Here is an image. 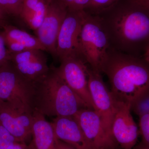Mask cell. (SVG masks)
I'll return each mask as SVG.
<instances>
[{
  "label": "cell",
  "instance_id": "obj_27",
  "mask_svg": "<svg viewBox=\"0 0 149 149\" xmlns=\"http://www.w3.org/2000/svg\"><path fill=\"white\" fill-rule=\"evenodd\" d=\"M11 149H31L29 146H27L25 143L17 142Z\"/></svg>",
  "mask_w": 149,
  "mask_h": 149
},
{
  "label": "cell",
  "instance_id": "obj_9",
  "mask_svg": "<svg viewBox=\"0 0 149 149\" xmlns=\"http://www.w3.org/2000/svg\"><path fill=\"white\" fill-rule=\"evenodd\" d=\"M114 99L112 135L120 148L132 149L137 143L139 131L131 115L130 104Z\"/></svg>",
  "mask_w": 149,
  "mask_h": 149
},
{
  "label": "cell",
  "instance_id": "obj_2",
  "mask_svg": "<svg viewBox=\"0 0 149 149\" xmlns=\"http://www.w3.org/2000/svg\"><path fill=\"white\" fill-rule=\"evenodd\" d=\"M102 72L106 74L116 100L128 103L149 89V62L111 48Z\"/></svg>",
  "mask_w": 149,
  "mask_h": 149
},
{
  "label": "cell",
  "instance_id": "obj_1",
  "mask_svg": "<svg viewBox=\"0 0 149 149\" xmlns=\"http://www.w3.org/2000/svg\"><path fill=\"white\" fill-rule=\"evenodd\" d=\"M112 49L143 57L149 45V11L133 0H120L97 15Z\"/></svg>",
  "mask_w": 149,
  "mask_h": 149
},
{
  "label": "cell",
  "instance_id": "obj_31",
  "mask_svg": "<svg viewBox=\"0 0 149 149\" xmlns=\"http://www.w3.org/2000/svg\"><path fill=\"white\" fill-rule=\"evenodd\" d=\"M45 1L47 3L49 4L52 0H45Z\"/></svg>",
  "mask_w": 149,
  "mask_h": 149
},
{
  "label": "cell",
  "instance_id": "obj_16",
  "mask_svg": "<svg viewBox=\"0 0 149 149\" xmlns=\"http://www.w3.org/2000/svg\"><path fill=\"white\" fill-rule=\"evenodd\" d=\"M32 136L33 149H55L56 139L51 123L36 111L33 114Z\"/></svg>",
  "mask_w": 149,
  "mask_h": 149
},
{
  "label": "cell",
  "instance_id": "obj_22",
  "mask_svg": "<svg viewBox=\"0 0 149 149\" xmlns=\"http://www.w3.org/2000/svg\"><path fill=\"white\" fill-rule=\"evenodd\" d=\"M16 139L0 123V149H11L17 143Z\"/></svg>",
  "mask_w": 149,
  "mask_h": 149
},
{
  "label": "cell",
  "instance_id": "obj_6",
  "mask_svg": "<svg viewBox=\"0 0 149 149\" xmlns=\"http://www.w3.org/2000/svg\"><path fill=\"white\" fill-rule=\"evenodd\" d=\"M87 14L88 13L84 10H68L57 40L56 54L60 61L71 57L82 58L80 37Z\"/></svg>",
  "mask_w": 149,
  "mask_h": 149
},
{
  "label": "cell",
  "instance_id": "obj_17",
  "mask_svg": "<svg viewBox=\"0 0 149 149\" xmlns=\"http://www.w3.org/2000/svg\"><path fill=\"white\" fill-rule=\"evenodd\" d=\"M48 5L45 0H23L19 17L36 31L42 23Z\"/></svg>",
  "mask_w": 149,
  "mask_h": 149
},
{
  "label": "cell",
  "instance_id": "obj_30",
  "mask_svg": "<svg viewBox=\"0 0 149 149\" xmlns=\"http://www.w3.org/2000/svg\"><path fill=\"white\" fill-rule=\"evenodd\" d=\"M134 149H149V148L148 147L144 146H142L141 144H139L137 146H135L134 148Z\"/></svg>",
  "mask_w": 149,
  "mask_h": 149
},
{
  "label": "cell",
  "instance_id": "obj_24",
  "mask_svg": "<svg viewBox=\"0 0 149 149\" xmlns=\"http://www.w3.org/2000/svg\"><path fill=\"white\" fill-rule=\"evenodd\" d=\"M10 53L6 46L4 39L0 32V67L10 61Z\"/></svg>",
  "mask_w": 149,
  "mask_h": 149
},
{
  "label": "cell",
  "instance_id": "obj_19",
  "mask_svg": "<svg viewBox=\"0 0 149 149\" xmlns=\"http://www.w3.org/2000/svg\"><path fill=\"white\" fill-rule=\"evenodd\" d=\"M120 0H91L90 6L85 11L92 15H97L109 9Z\"/></svg>",
  "mask_w": 149,
  "mask_h": 149
},
{
  "label": "cell",
  "instance_id": "obj_5",
  "mask_svg": "<svg viewBox=\"0 0 149 149\" xmlns=\"http://www.w3.org/2000/svg\"><path fill=\"white\" fill-rule=\"evenodd\" d=\"M35 83L22 75L10 61L0 67V101L33 114Z\"/></svg>",
  "mask_w": 149,
  "mask_h": 149
},
{
  "label": "cell",
  "instance_id": "obj_21",
  "mask_svg": "<svg viewBox=\"0 0 149 149\" xmlns=\"http://www.w3.org/2000/svg\"><path fill=\"white\" fill-rule=\"evenodd\" d=\"M139 133L142 138L140 143L149 148V113L139 116Z\"/></svg>",
  "mask_w": 149,
  "mask_h": 149
},
{
  "label": "cell",
  "instance_id": "obj_3",
  "mask_svg": "<svg viewBox=\"0 0 149 149\" xmlns=\"http://www.w3.org/2000/svg\"><path fill=\"white\" fill-rule=\"evenodd\" d=\"M35 84L34 111L45 116H73L81 109L88 108L55 68Z\"/></svg>",
  "mask_w": 149,
  "mask_h": 149
},
{
  "label": "cell",
  "instance_id": "obj_18",
  "mask_svg": "<svg viewBox=\"0 0 149 149\" xmlns=\"http://www.w3.org/2000/svg\"><path fill=\"white\" fill-rule=\"evenodd\" d=\"M130 109L139 117L149 113V89L141 93L131 103Z\"/></svg>",
  "mask_w": 149,
  "mask_h": 149
},
{
  "label": "cell",
  "instance_id": "obj_32",
  "mask_svg": "<svg viewBox=\"0 0 149 149\" xmlns=\"http://www.w3.org/2000/svg\"><path fill=\"white\" fill-rule=\"evenodd\" d=\"M5 25H3V24H1V23H0V27H2L3 26H4Z\"/></svg>",
  "mask_w": 149,
  "mask_h": 149
},
{
  "label": "cell",
  "instance_id": "obj_28",
  "mask_svg": "<svg viewBox=\"0 0 149 149\" xmlns=\"http://www.w3.org/2000/svg\"><path fill=\"white\" fill-rule=\"evenodd\" d=\"M7 14L6 13L2 8L0 6V23L5 25L6 16Z\"/></svg>",
  "mask_w": 149,
  "mask_h": 149
},
{
  "label": "cell",
  "instance_id": "obj_10",
  "mask_svg": "<svg viewBox=\"0 0 149 149\" xmlns=\"http://www.w3.org/2000/svg\"><path fill=\"white\" fill-rule=\"evenodd\" d=\"M94 149H119L114 139L105 130L94 110L81 109L73 116Z\"/></svg>",
  "mask_w": 149,
  "mask_h": 149
},
{
  "label": "cell",
  "instance_id": "obj_11",
  "mask_svg": "<svg viewBox=\"0 0 149 149\" xmlns=\"http://www.w3.org/2000/svg\"><path fill=\"white\" fill-rule=\"evenodd\" d=\"M67 11L58 0H52L48 4L42 23L36 31L37 37L46 51L56 57L58 36Z\"/></svg>",
  "mask_w": 149,
  "mask_h": 149
},
{
  "label": "cell",
  "instance_id": "obj_15",
  "mask_svg": "<svg viewBox=\"0 0 149 149\" xmlns=\"http://www.w3.org/2000/svg\"><path fill=\"white\" fill-rule=\"evenodd\" d=\"M2 28L1 33L10 52L14 53L31 49L46 51L37 36L12 25L6 24Z\"/></svg>",
  "mask_w": 149,
  "mask_h": 149
},
{
  "label": "cell",
  "instance_id": "obj_7",
  "mask_svg": "<svg viewBox=\"0 0 149 149\" xmlns=\"http://www.w3.org/2000/svg\"><path fill=\"white\" fill-rule=\"evenodd\" d=\"M56 72L88 109L94 110L88 84V65L79 57L61 61Z\"/></svg>",
  "mask_w": 149,
  "mask_h": 149
},
{
  "label": "cell",
  "instance_id": "obj_13",
  "mask_svg": "<svg viewBox=\"0 0 149 149\" xmlns=\"http://www.w3.org/2000/svg\"><path fill=\"white\" fill-rule=\"evenodd\" d=\"M33 114L23 112L8 103L0 101V123L18 142L32 136Z\"/></svg>",
  "mask_w": 149,
  "mask_h": 149
},
{
  "label": "cell",
  "instance_id": "obj_29",
  "mask_svg": "<svg viewBox=\"0 0 149 149\" xmlns=\"http://www.w3.org/2000/svg\"><path fill=\"white\" fill-rule=\"evenodd\" d=\"M143 57L149 62V45L144 54Z\"/></svg>",
  "mask_w": 149,
  "mask_h": 149
},
{
  "label": "cell",
  "instance_id": "obj_14",
  "mask_svg": "<svg viewBox=\"0 0 149 149\" xmlns=\"http://www.w3.org/2000/svg\"><path fill=\"white\" fill-rule=\"evenodd\" d=\"M51 123L56 139L76 149H94L73 116L55 117Z\"/></svg>",
  "mask_w": 149,
  "mask_h": 149
},
{
  "label": "cell",
  "instance_id": "obj_25",
  "mask_svg": "<svg viewBox=\"0 0 149 149\" xmlns=\"http://www.w3.org/2000/svg\"><path fill=\"white\" fill-rule=\"evenodd\" d=\"M55 149H76L71 145L56 139Z\"/></svg>",
  "mask_w": 149,
  "mask_h": 149
},
{
  "label": "cell",
  "instance_id": "obj_26",
  "mask_svg": "<svg viewBox=\"0 0 149 149\" xmlns=\"http://www.w3.org/2000/svg\"><path fill=\"white\" fill-rule=\"evenodd\" d=\"M133 1L149 11V0H133Z\"/></svg>",
  "mask_w": 149,
  "mask_h": 149
},
{
  "label": "cell",
  "instance_id": "obj_8",
  "mask_svg": "<svg viewBox=\"0 0 149 149\" xmlns=\"http://www.w3.org/2000/svg\"><path fill=\"white\" fill-rule=\"evenodd\" d=\"M88 73L89 90L94 110L100 118L105 130L113 138L111 126L114 113V98L104 82L101 73L94 71L88 66Z\"/></svg>",
  "mask_w": 149,
  "mask_h": 149
},
{
  "label": "cell",
  "instance_id": "obj_20",
  "mask_svg": "<svg viewBox=\"0 0 149 149\" xmlns=\"http://www.w3.org/2000/svg\"><path fill=\"white\" fill-rule=\"evenodd\" d=\"M23 0H0V6L7 15L19 17Z\"/></svg>",
  "mask_w": 149,
  "mask_h": 149
},
{
  "label": "cell",
  "instance_id": "obj_4",
  "mask_svg": "<svg viewBox=\"0 0 149 149\" xmlns=\"http://www.w3.org/2000/svg\"><path fill=\"white\" fill-rule=\"evenodd\" d=\"M81 58L91 69L101 73L111 49L99 17L88 13L80 37Z\"/></svg>",
  "mask_w": 149,
  "mask_h": 149
},
{
  "label": "cell",
  "instance_id": "obj_12",
  "mask_svg": "<svg viewBox=\"0 0 149 149\" xmlns=\"http://www.w3.org/2000/svg\"><path fill=\"white\" fill-rule=\"evenodd\" d=\"M43 51L31 49L10 53V61L22 75L35 83L45 76L50 70Z\"/></svg>",
  "mask_w": 149,
  "mask_h": 149
},
{
  "label": "cell",
  "instance_id": "obj_23",
  "mask_svg": "<svg viewBox=\"0 0 149 149\" xmlns=\"http://www.w3.org/2000/svg\"><path fill=\"white\" fill-rule=\"evenodd\" d=\"M68 10H87L91 0H58Z\"/></svg>",
  "mask_w": 149,
  "mask_h": 149
}]
</instances>
